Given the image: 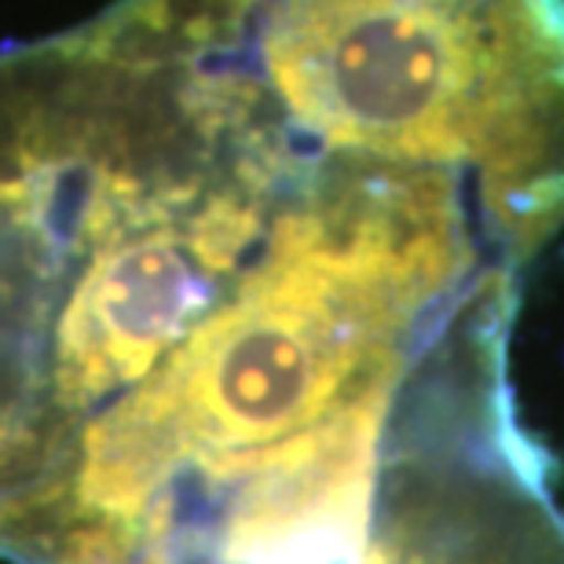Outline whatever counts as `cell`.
Masks as SVG:
<instances>
[{
  "mask_svg": "<svg viewBox=\"0 0 564 564\" xmlns=\"http://www.w3.org/2000/svg\"><path fill=\"white\" fill-rule=\"evenodd\" d=\"M517 301H473L400 389L375 510L341 564H564L554 466L517 414Z\"/></svg>",
  "mask_w": 564,
  "mask_h": 564,
  "instance_id": "7a4b0ae2",
  "label": "cell"
},
{
  "mask_svg": "<svg viewBox=\"0 0 564 564\" xmlns=\"http://www.w3.org/2000/svg\"><path fill=\"white\" fill-rule=\"evenodd\" d=\"M261 52L326 147L473 176L513 264L564 224V0H264Z\"/></svg>",
  "mask_w": 564,
  "mask_h": 564,
  "instance_id": "6da1fadb",
  "label": "cell"
},
{
  "mask_svg": "<svg viewBox=\"0 0 564 564\" xmlns=\"http://www.w3.org/2000/svg\"><path fill=\"white\" fill-rule=\"evenodd\" d=\"M264 191L147 195L104 235L59 323V400L154 375L165 352L217 308L220 282L264 242Z\"/></svg>",
  "mask_w": 564,
  "mask_h": 564,
  "instance_id": "3957f363",
  "label": "cell"
}]
</instances>
